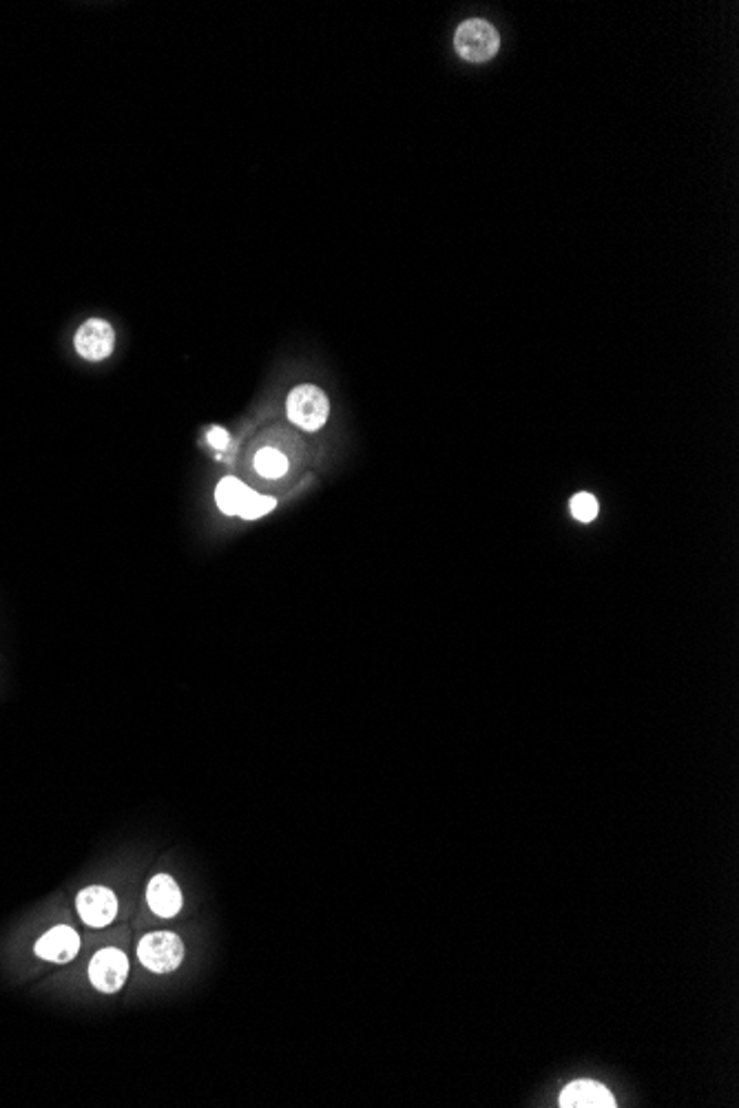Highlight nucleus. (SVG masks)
Wrapping results in <instances>:
<instances>
[{"label": "nucleus", "mask_w": 739, "mask_h": 1108, "mask_svg": "<svg viewBox=\"0 0 739 1108\" xmlns=\"http://www.w3.org/2000/svg\"><path fill=\"white\" fill-rule=\"evenodd\" d=\"M255 470L259 476L275 481L288 472V459L275 448H264L255 456Z\"/></svg>", "instance_id": "nucleus-11"}, {"label": "nucleus", "mask_w": 739, "mask_h": 1108, "mask_svg": "<svg viewBox=\"0 0 739 1108\" xmlns=\"http://www.w3.org/2000/svg\"><path fill=\"white\" fill-rule=\"evenodd\" d=\"M129 978V958L117 947L97 950L86 963V981L100 994H115Z\"/></svg>", "instance_id": "nucleus-6"}, {"label": "nucleus", "mask_w": 739, "mask_h": 1108, "mask_svg": "<svg viewBox=\"0 0 739 1108\" xmlns=\"http://www.w3.org/2000/svg\"><path fill=\"white\" fill-rule=\"evenodd\" d=\"M561 1107L565 1108H614L616 1098L612 1091L592 1080H578L565 1087L561 1094Z\"/></svg>", "instance_id": "nucleus-10"}, {"label": "nucleus", "mask_w": 739, "mask_h": 1108, "mask_svg": "<svg viewBox=\"0 0 739 1108\" xmlns=\"http://www.w3.org/2000/svg\"><path fill=\"white\" fill-rule=\"evenodd\" d=\"M569 507H572L574 519H576V521H581V523H592V521L598 516V501H596V496H592V494H587V492L576 494V496L572 499Z\"/></svg>", "instance_id": "nucleus-12"}, {"label": "nucleus", "mask_w": 739, "mask_h": 1108, "mask_svg": "<svg viewBox=\"0 0 739 1108\" xmlns=\"http://www.w3.org/2000/svg\"><path fill=\"white\" fill-rule=\"evenodd\" d=\"M215 503L222 514L239 516L244 521H257L275 510L277 501L273 496H261L235 476L219 481L215 490Z\"/></svg>", "instance_id": "nucleus-2"}, {"label": "nucleus", "mask_w": 739, "mask_h": 1108, "mask_svg": "<svg viewBox=\"0 0 739 1108\" xmlns=\"http://www.w3.org/2000/svg\"><path fill=\"white\" fill-rule=\"evenodd\" d=\"M286 414L304 432H319L328 421L330 403H328V397L321 388L306 383V386H297L288 394Z\"/></svg>", "instance_id": "nucleus-4"}, {"label": "nucleus", "mask_w": 739, "mask_h": 1108, "mask_svg": "<svg viewBox=\"0 0 739 1108\" xmlns=\"http://www.w3.org/2000/svg\"><path fill=\"white\" fill-rule=\"evenodd\" d=\"M454 49L468 62H487L501 49V35L494 24L481 18L465 20L454 33Z\"/></svg>", "instance_id": "nucleus-3"}, {"label": "nucleus", "mask_w": 739, "mask_h": 1108, "mask_svg": "<svg viewBox=\"0 0 739 1108\" xmlns=\"http://www.w3.org/2000/svg\"><path fill=\"white\" fill-rule=\"evenodd\" d=\"M208 443H211L215 450H226V448H228V443H230V437H228V432H226V430H222V428H213V430L208 432Z\"/></svg>", "instance_id": "nucleus-13"}, {"label": "nucleus", "mask_w": 739, "mask_h": 1108, "mask_svg": "<svg viewBox=\"0 0 739 1108\" xmlns=\"http://www.w3.org/2000/svg\"><path fill=\"white\" fill-rule=\"evenodd\" d=\"M146 903L160 919H173L182 910V892L173 876L155 874L146 885Z\"/></svg>", "instance_id": "nucleus-9"}, {"label": "nucleus", "mask_w": 739, "mask_h": 1108, "mask_svg": "<svg viewBox=\"0 0 739 1108\" xmlns=\"http://www.w3.org/2000/svg\"><path fill=\"white\" fill-rule=\"evenodd\" d=\"M80 950H82L80 932L66 921H55L44 925L29 943L31 958L49 967H66L80 956Z\"/></svg>", "instance_id": "nucleus-1"}, {"label": "nucleus", "mask_w": 739, "mask_h": 1108, "mask_svg": "<svg viewBox=\"0 0 739 1108\" xmlns=\"http://www.w3.org/2000/svg\"><path fill=\"white\" fill-rule=\"evenodd\" d=\"M137 958L153 974H171L184 961V943L173 932H151L140 941Z\"/></svg>", "instance_id": "nucleus-5"}, {"label": "nucleus", "mask_w": 739, "mask_h": 1108, "mask_svg": "<svg viewBox=\"0 0 739 1108\" xmlns=\"http://www.w3.org/2000/svg\"><path fill=\"white\" fill-rule=\"evenodd\" d=\"M73 348L86 361H104L115 348V332L109 321L89 319L78 328Z\"/></svg>", "instance_id": "nucleus-8"}, {"label": "nucleus", "mask_w": 739, "mask_h": 1108, "mask_svg": "<svg viewBox=\"0 0 739 1108\" xmlns=\"http://www.w3.org/2000/svg\"><path fill=\"white\" fill-rule=\"evenodd\" d=\"M75 914L89 930L109 927L117 916V896L106 885H86L75 894Z\"/></svg>", "instance_id": "nucleus-7"}]
</instances>
